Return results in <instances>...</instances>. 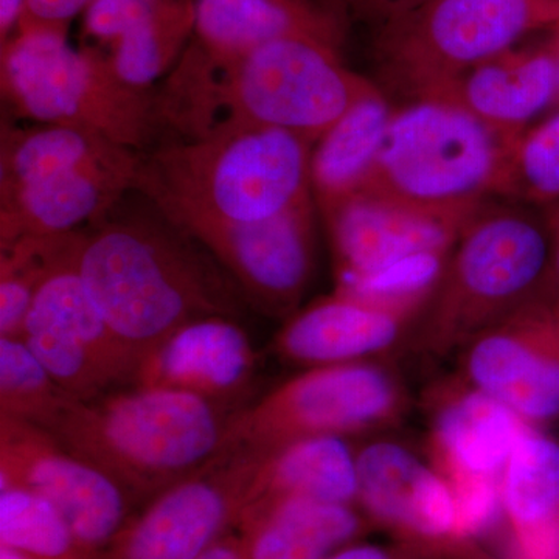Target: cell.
<instances>
[{"instance_id":"obj_32","label":"cell","mask_w":559,"mask_h":559,"mask_svg":"<svg viewBox=\"0 0 559 559\" xmlns=\"http://www.w3.org/2000/svg\"><path fill=\"white\" fill-rule=\"evenodd\" d=\"M94 3V0H25L17 32L51 31L68 33L69 22Z\"/></svg>"},{"instance_id":"obj_23","label":"cell","mask_w":559,"mask_h":559,"mask_svg":"<svg viewBox=\"0 0 559 559\" xmlns=\"http://www.w3.org/2000/svg\"><path fill=\"white\" fill-rule=\"evenodd\" d=\"M492 130L520 138L559 98L558 66L550 44L510 49L460 75L436 95Z\"/></svg>"},{"instance_id":"obj_8","label":"cell","mask_w":559,"mask_h":559,"mask_svg":"<svg viewBox=\"0 0 559 559\" xmlns=\"http://www.w3.org/2000/svg\"><path fill=\"white\" fill-rule=\"evenodd\" d=\"M558 25L559 0H432L374 27V60L390 86L423 100L528 33Z\"/></svg>"},{"instance_id":"obj_2","label":"cell","mask_w":559,"mask_h":559,"mask_svg":"<svg viewBox=\"0 0 559 559\" xmlns=\"http://www.w3.org/2000/svg\"><path fill=\"white\" fill-rule=\"evenodd\" d=\"M312 148L290 132L226 120L143 153L135 191L175 224L259 223L312 198Z\"/></svg>"},{"instance_id":"obj_12","label":"cell","mask_w":559,"mask_h":559,"mask_svg":"<svg viewBox=\"0 0 559 559\" xmlns=\"http://www.w3.org/2000/svg\"><path fill=\"white\" fill-rule=\"evenodd\" d=\"M314 198L259 223L210 219L180 223L240 290L275 318L293 316L314 272Z\"/></svg>"},{"instance_id":"obj_13","label":"cell","mask_w":559,"mask_h":559,"mask_svg":"<svg viewBox=\"0 0 559 559\" xmlns=\"http://www.w3.org/2000/svg\"><path fill=\"white\" fill-rule=\"evenodd\" d=\"M24 488L49 500L81 546L117 535L128 492L97 466L66 450L46 429L0 415V489Z\"/></svg>"},{"instance_id":"obj_11","label":"cell","mask_w":559,"mask_h":559,"mask_svg":"<svg viewBox=\"0 0 559 559\" xmlns=\"http://www.w3.org/2000/svg\"><path fill=\"white\" fill-rule=\"evenodd\" d=\"M463 380L528 425L559 419V293L544 285L463 348Z\"/></svg>"},{"instance_id":"obj_4","label":"cell","mask_w":559,"mask_h":559,"mask_svg":"<svg viewBox=\"0 0 559 559\" xmlns=\"http://www.w3.org/2000/svg\"><path fill=\"white\" fill-rule=\"evenodd\" d=\"M230 412L160 388L117 389L73 400L47 432L124 491H164L218 457Z\"/></svg>"},{"instance_id":"obj_15","label":"cell","mask_w":559,"mask_h":559,"mask_svg":"<svg viewBox=\"0 0 559 559\" xmlns=\"http://www.w3.org/2000/svg\"><path fill=\"white\" fill-rule=\"evenodd\" d=\"M473 218L433 215L367 194L349 198L323 216L333 248L336 288L419 257L450 255Z\"/></svg>"},{"instance_id":"obj_29","label":"cell","mask_w":559,"mask_h":559,"mask_svg":"<svg viewBox=\"0 0 559 559\" xmlns=\"http://www.w3.org/2000/svg\"><path fill=\"white\" fill-rule=\"evenodd\" d=\"M73 400L21 337L0 336V415L49 430Z\"/></svg>"},{"instance_id":"obj_20","label":"cell","mask_w":559,"mask_h":559,"mask_svg":"<svg viewBox=\"0 0 559 559\" xmlns=\"http://www.w3.org/2000/svg\"><path fill=\"white\" fill-rule=\"evenodd\" d=\"M193 32L194 0H94L84 13V35L135 90H153Z\"/></svg>"},{"instance_id":"obj_22","label":"cell","mask_w":559,"mask_h":559,"mask_svg":"<svg viewBox=\"0 0 559 559\" xmlns=\"http://www.w3.org/2000/svg\"><path fill=\"white\" fill-rule=\"evenodd\" d=\"M430 459L436 468L499 477L530 428L520 415L469 382L441 384L429 396Z\"/></svg>"},{"instance_id":"obj_17","label":"cell","mask_w":559,"mask_h":559,"mask_svg":"<svg viewBox=\"0 0 559 559\" xmlns=\"http://www.w3.org/2000/svg\"><path fill=\"white\" fill-rule=\"evenodd\" d=\"M142 153L123 150L108 159L50 173L0 194V246L24 237L79 231L103 218L138 186Z\"/></svg>"},{"instance_id":"obj_26","label":"cell","mask_w":559,"mask_h":559,"mask_svg":"<svg viewBox=\"0 0 559 559\" xmlns=\"http://www.w3.org/2000/svg\"><path fill=\"white\" fill-rule=\"evenodd\" d=\"M395 109L380 87L341 117L311 153V191L323 216L356 197L369 175Z\"/></svg>"},{"instance_id":"obj_16","label":"cell","mask_w":559,"mask_h":559,"mask_svg":"<svg viewBox=\"0 0 559 559\" xmlns=\"http://www.w3.org/2000/svg\"><path fill=\"white\" fill-rule=\"evenodd\" d=\"M426 307L334 290L289 316L274 349L280 358L307 367L369 360L396 347L418 325Z\"/></svg>"},{"instance_id":"obj_28","label":"cell","mask_w":559,"mask_h":559,"mask_svg":"<svg viewBox=\"0 0 559 559\" xmlns=\"http://www.w3.org/2000/svg\"><path fill=\"white\" fill-rule=\"evenodd\" d=\"M80 230L0 246V336L21 337L36 293L79 249Z\"/></svg>"},{"instance_id":"obj_21","label":"cell","mask_w":559,"mask_h":559,"mask_svg":"<svg viewBox=\"0 0 559 559\" xmlns=\"http://www.w3.org/2000/svg\"><path fill=\"white\" fill-rule=\"evenodd\" d=\"M193 50L210 72L280 39H310L336 49V22L305 0H197Z\"/></svg>"},{"instance_id":"obj_24","label":"cell","mask_w":559,"mask_h":559,"mask_svg":"<svg viewBox=\"0 0 559 559\" xmlns=\"http://www.w3.org/2000/svg\"><path fill=\"white\" fill-rule=\"evenodd\" d=\"M502 502L524 559H559V441L530 428L502 473Z\"/></svg>"},{"instance_id":"obj_10","label":"cell","mask_w":559,"mask_h":559,"mask_svg":"<svg viewBox=\"0 0 559 559\" xmlns=\"http://www.w3.org/2000/svg\"><path fill=\"white\" fill-rule=\"evenodd\" d=\"M76 252L40 285L21 340L70 396L90 401L130 388L139 359L92 300Z\"/></svg>"},{"instance_id":"obj_1","label":"cell","mask_w":559,"mask_h":559,"mask_svg":"<svg viewBox=\"0 0 559 559\" xmlns=\"http://www.w3.org/2000/svg\"><path fill=\"white\" fill-rule=\"evenodd\" d=\"M124 200L81 230L76 267L110 330L140 364L187 323L237 319L242 296L218 261L148 198L145 210Z\"/></svg>"},{"instance_id":"obj_27","label":"cell","mask_w":559,"mask_h":559,"mask_svg":"<svg viewBox=\"0 0 559 559\" xmlns=\"http://www.w3.org/2000/svg\"><path fill=\"white\" fill-rule=\"evenodd\" d=\"M259 527L249 559H326L359 532V518L345 503L285 498L259 503Z\"/></svg>"},{"instance_id":"obj_6","label":"cell","mask_w":559,"mask_h":559,"mask_svg":"<svg viewBox=\"0 0 559 559\" xmlns=\"http://www.w3.org/2000/svg\"><path fill=\"white\" fill-rule=\"evenodd\" d=\"M2 97L21 119L60 124L148 153L170 138L156 90H135L114 72L105 51L75 49L68 33L17 32L2 44Z\"/></svg>"},{"instance_id":"obj_38","label":"cell","mask_w":559,"mask_h":559,"mask_svg":"<svg viewBox=\"0 0 559 559\" xmlns=\"http://www.w3.org/2000/svg\"><path fill=\"white\" fill-rule=\"evenodd\" d=\"M0 559H38L33 558L31 555L24 554V551L10 549V547H0Z\"/></svg>"},{"instance_id":"obj_9","label":"cell","mask_w":559,"mask_h":559,"mask_svg":"<svg viewBox=\"0 0 559 559\" xmlns=\"http://www.w3.org/2000/svg\"><path fill=\"white\" fill-rule=\"evenodd\" d=\"M406 404L399 378L370 360L310 367L234 412L216 459H260L297 440L388 428Z\"/></svg>"},{"instance_id":"obj_30","label":"cell","mask_w":559,"mask_h":559,"mask_svg":"<svg viewBox=\"0 0 559 559\" xmlns=\"http://www.w3.org/2000/svg\"><path fill=\"white\" fill-rule=\"evenodd\" d=\"M0 543L38 559H68L81 546L53 503L14 487L0 489Z\"/></svg>"},{"instance_id":"obj_39","label":"cell","mask_w":559,"mask_h":559,"mask_svg":"<svg viewBox=\"0 0 559 559\" xmlns=\"http://www.w3.org/2000/svg\"><path fill=\"white\" fill-rule=\"evenodd\" d=\"M550 47L551 50H554L555 60H557L558 66V80H559V25L557 27V35H555V38L550 40ZM559 103V98H558Z\"/></svg>"},{"instance_id":"obj_18","label":"cell","mask_w":559,"mask_h":559,"mask_svg":"<svg viewBox=\"0 0 559 559\" xmlns=\"http://www.w3.org/2000/svg\"><path fill=\"white\" fill-rule=\"evenodd\" d=\"M257 371L248 334L231 318L187 323L140 360L132 385L179 390L240 411Z\"/></svg>"},{"instance_id":"obj_35","label":"cell","mask_w":559,"mask_h":559,"mask_svg":"<svg viewBox=\"0 0 559 559\" xmlns=\"http://www.w3.org/2000/svg\"><path fill=\"white\" fill-rule=\"evenodd\" d=\"M547 227H549L551 240L550 271L547 285L559 293V207L550 209Z\"/></svg>"},{"instance_id":"obj_3","label":"cell","mask_w":559,"mask_h":559,"mask_svg":"<svg viewBox=\"0 0 559 559\" xmlns=\"http://www.w3.org/2000/svg\"><path fill=\"white\" fill-rule=\"evenodd\" d=\"M342 66L336 49L310 39L266 44L221 72L202 70L170 91L179 138H200L223 121L290 132L316 145L360 98L377 91Z\"/></svg>"},{"instance_id":"obj_33","label":"cell","mask_w":559,"mask_h":559,"mask_svg":"<svg viewBox=\"0 0 559 559\" xmlns=\"http://www.w3.org/2000/svg\"><path fill=\"white\" fill-rule=\"evenodd\" d=\"M356 14L364 20L373 22L374 27L384 24L393 17L426 5L432 0H347Z\"/></svg>"},{"instance_id":"obj_31","label":"cell","mask_w":559,"mask_h":559,"mask_svg":"<svg viewBox=\"0 0 559 559\" xmlns=\"http://www.w3.org/2000/svg\"><path fill=\"white\" fill-rule=\"evenodd\" d=\"M502 197L559 207V112L528 128L518 140Z\"/></svg>"},{"instance_id":"obj_25","label":"cell","mask_w":559,"mask_h":559,"mask_svg":"<svg viewBox=\"0 0 559 559\" xmlns=\"http://www.w3.org/2000/svg\"><path fill=\"white\" fill-rule=\"evenodd\" d=\"M285 498L345 503L358 499L356 455L342 437H312L259 459L242 506Z\"/></svg>"},{"instance_id":"obj_7","label":"cell","mask_w":559,"mask_h":559,"mask_svg":"<svg viewBox=\"0 0 559 559\" xmlns=\"http://www.w3.org/2000/svg\"><path fill=\"white\" fill-rule=\"evenodd\" d=\"M547 224L518 209H484L466 224L418 322L423 352L465 348L538 293L550 271Z\"/></svg>"},{"instance_id":"obj_34","label":"cell","mask_w":559,"mask_h":559,"mask_svg":"<svg viewBox=\"0 0 559 559\" xmlns=\"http://www.w3.org/2000/svg\"><path fill=\"white\" fill-rule=\"evenodd\" d=\"M25 0H0V38L2 44L10 39L11 32L17 31Z\"/></svg>"},{"instance_id":"obj_5","label":"cell","mask_w":559,"mask_h":559,"mask_svg":"<svg viewBox=\"0 0 559 559\" xmlns=\"http://www.w3.org/2000/svg\"><path fill=\"white\" fill-rule=\"evenodd\" d=\"M520 138L492 130L452 103L414 100L393 112L358 194L473 218L489 198L502 197Z\"/></svg>"},{"instance_id":"obj_37","label":"cell","mask_w":559,"mask_h":559,"mask_svg":"<svg viewBox=\"0 0 559 559\" xmlns=\"http://www.w3.org/2000/svg\"><path fill=\"white\" fill-rule=\"evenodd\" d=\"M198 559H242L240 551L230 544H212Z\"/></svg>"},{"instance_id":"obj_14","label":"cell","mask_w":559,"mask_h":559,"mask_svg":"<svg viewBox=\"0 0 559 559\" xmlns=\"http://www.w3.org/2000/svg\"><path fill=\"white\" fill-rule=\"evenodd\" d=\"M259 459H216L159 492L121 540L117 559H198L245 503Z\"/></svg>"},{"instance_id":"obj_19","label":"cell","mask_w":559,"mask_h":559,"mask_svg":"<svg viewBox=\"0 0 559 559\" xmlns=\"http://www.w3.org/2000/svg\"><path fill=\"white\" fill-rule=\"evenodd\" d=\"M358 499L377 520L423 540L462 538L457 507L439 471L395 441L356 455Z\"/></svg>"},{"instance_id":"obj_36","label":"cell","mask_w":559,"mask_h":559,"mask_svg":"<svg viewBox=\"0 0 559 559\" xmlns=\"http://www.w3.org/2000/svg\"><path fill=\"white\" fill-rule=\"evenodd\" d=\"M326 559H395L388 551L378 549V547L359 546L337 551Z\"/></svg>"}]
</instances>
